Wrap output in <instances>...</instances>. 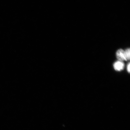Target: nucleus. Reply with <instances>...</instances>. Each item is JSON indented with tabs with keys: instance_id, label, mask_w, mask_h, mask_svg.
<instances>
[{
	"instance_id": "f257e3e1",
	"label": "nucleus",
	"mask_w": 130,
	"mask_h": 130,
	"mask_svg": "<svg viewBox=\"0 0 130 130\" xmlns=\"http://www.w3.org/2000/svg\"><path fill=\"white\" fill-rule=\"evenodd\" d=\"M114 69L115 70L118 71L122 70L124 67V64L122 61H118L114 63Z\"/></svg>"
},
{
	"instance_id": "f03ea898",
	"label": "nucleus",
	"mask_w": 130,
	"mask_h": 130,
	"mask_svg": "<svg viewBox=\"0 0 130 130\" xmlns=\"http://www.w3.org/2000/svg\"><path fill=\"white\" fill-rule=\"evenodd\" d=\"M116 57L118 61H123L125 60L124 51L123 50L119 49L117 51Z\"/></svg>"
},
{
	"instance_id": "7ed1b4c3",
	"label": "nucleus",
	"mask_w": 130,
	"mask_h": 130,
	"mask_svg": "<svg viewBox=\"0 0 130 130\" xmlns=\"http://www.w3.org/2000/svg\"><path fill=\"white\" fill-rule=\"evenodd\" d=\"M125 60H129L130 59V49H127L124 51Z\"/></svg>"
},
{
	"instance_id": "20e7f679",
	"label": "nucleus",
	"mask_w": 130,
	"mask_h": 130,
	"mask_svg": "<svg viewBox=\"0 0 130 130\" xmlns=\"http://www.w3.org/2000/svg\"><path fill=\"white\" fill-rule=\"evenodd\" d=\"M130 63H128L127 64V71L128 73H130Z\"/></svg>"
}]
</instances>
